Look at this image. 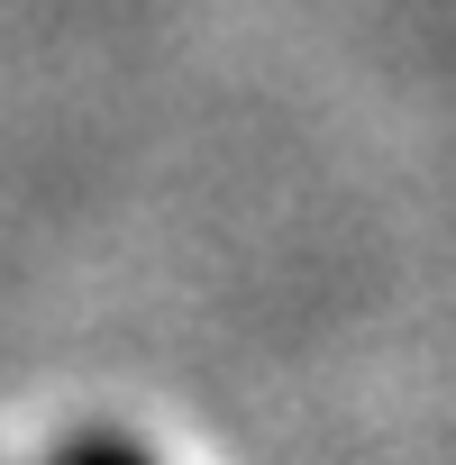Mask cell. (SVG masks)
Segmentation results:
<instances>
[{
    "label": "cell",
    "instance_id": "obj_1",
    "mask_svg": "<svg viewBox=\"0 0 456 465\" xmlns=\"http://www.w3.org/2000/svg\"><path fill=\"white\" fill-rule=\"evenodd\" d=\"M64 465H146V456H137L128 438H74V447H64Z\"/></svg>",
    "mask_w": 456,
    "mask_h": 465
}]
</instances>
